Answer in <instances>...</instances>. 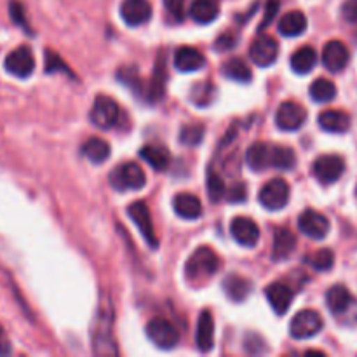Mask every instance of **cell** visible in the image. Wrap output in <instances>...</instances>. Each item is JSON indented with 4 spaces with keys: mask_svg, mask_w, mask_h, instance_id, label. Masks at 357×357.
<instances>
[{
    "mask_svg": "<svg viewBox=\"0 0 357 357\" xmlns=\"http://www.w3.org/2000/svg\"><path fill=\"white\" fill-rule=\"evenodd\" d=\"M204 126L199 124V122H192L181 128L180 131V142L187 146H197L199 143L204 138Z\"/></svg>",
    "mask_w": 357,
    "mask_h": 357,
    "instance_id": "e575fe53",
    "label": "cell"
},
{
    "mask_svg": "<svg viewBox=\"0 0 357 357\" xmlns=\"http://www.w3.org/2000/svg\"><path fill=\"white\" fill-rule=\"evenodd\" d=\"M316 63H317V52L316 49L310 47V45H303V47H300L298 51L293 52L291 56L293 72L300 73V75H305V73L312 72Z\"/></svg>",
    "mask_w": 357,
    "mask_h": 357,
    "instance_id": "83f0119b",
    "label": "cell"
},
{
    "mask_svg": "<svg viewBox=\"0 0 357 357\" xmlns=\"http://www.w3.org/2000/svg\"><path fill=\"white\" fill-rule=\"evenodd\" d=\"M185 2L187 0H164V7L174 20L181 21L185 16Z\"/></svg>",
    "mask_w": 357,
    "mask_h": 357,
    "instance_id": "7bdbcfd3",
    "label": "cell"
},
{
    "mask_svg": "<svg viewBox=\"0 0 357 357\" xmlns=\"http://www.w3.org/2000/svg\"><path fill=\"white\" fill-rule=\"evenodd\" d=\"M230 234H232L234 241L244 248L257 246L258 239H260V229H258L257 222L248 216H236L230 223Z\"/></svg>",
    "mask_w": 357,
    "mask_h": 357,
    "instance_id": "5bb4252c",
    "label": "cell"
},
{
    "mask_svg": "<svg viewBox=\"0 0 357 357\" xmlns=\"http://www.w3.org/2000/svg\"><path fill=\"white\" fill-rule=\"evenodd\" d=\"M265 296H267L268 303L274 309V312L278 316H284L288 312V309L291 307L293 302V289L289 288L286 282H272L265 289Z\"/></svg>",
    "mask_w": 357,
    "mask_h": 357,
    "instance_id": "ac0fdd59",
    "label": "cell"
},
{
    "mask_svg": "<svg viewBox=\"0 0 357 357\" xmlns=\"http://www.w3.org/2000/svg\"><path fill=\"white\" fill-rule=\"evenodd\" d=\"M319 126L328 132H347L351 129V117L342 110H324L319 115Z\"/></svg>",
    "mask_w": 357,
    "mask_h": 357,
    "instance_id": "cb8c5ba5",
    "label": "cell"
},
{
    "mask_svg": "<svg viewBox=\"0 0 357 357\" xmlns=\"http://www.w3.org/2000/svg\"><path fill=\"white\" fill-rule=\"evenodd\" d=\"M296 250V236L289 229L275 230L274 234V246H272V260L274 261H284L295 253Z\"/></svg>",
    "mask_w": 357,
    "mask_h": 357,
    "instance_id": "44dd1931",
    "label": "cell"
},
{
    "mask_svg": "<svg viewBox=\"0 0 357 357\" xmlns=\"http://www.w3.org/2000/svg\"><path fill=\"white\" fill-rule=\"evenodd\" d=\"M236 44H237L236 35L230 33V31H225V33H222L218 38H216L215 44H213V47H215V51H218V52H227V51H230V49L236 47Z\"/></svg>",
    "mask_w": 357,
    "mask_h": 357,
    "instance_id": "ab89813d",
    "label": "cell"
},
{
    "mask_svg": "<svg viewBox=\"0 0 357 357\" xmlns=\"http://www.w3.org/2000/svg\"><path fill=\"white\" fill-rule=\"evenodd\" d=\"M173 209L183 220H197L202 215V204L199 197L192 194H178L173 199Z\"/></svg>",
    "mask_w": 357,
    "mask_h": 357,
    "instance_id": "603a6c76",
    "label": "cell"
},
{
    "mask_svg": "<svg viewBox=\"0 0 357 357\" xmlns=\"http://www.w3.org/2000/svg\"><path fill=\"white\" fill-rule=\"evenodd\" d=\"M146 337L155 347L164 349V351H171L180 342V333H178L176 328L162 317H155L146 324Z\"/></svg>",
    "mask_w": 357,
    "mask_h": 357,
    "instance_id": "5b68a950",
    "label": "cell"
},
{
    "mask_svg": "<svg viewBox=\"0 0 357 357\" xmlns=\"http://www.w3.org/2000/svg\"><path fill=\"white\" fill-rule=\"evenodd\" d=\"M3 66L10 75L17 77V79H28L35 70V56L30 47L21 45L6 56Z\"/></svg>",
    "mask_w": 357,
    "mask_h": 357,
    "instance_id": "ba28073f",
    "label": "cell"
},
{
    "mask_svg": "<svg viewBox=\"0 0 357 357\" xmlns=\"http://www.w3.org/2000/svg\"><path fill=\"white\" fill-rule=\"evenodd\" d=\"M192 20L199 24H208L218 17L220 9L215 0H194L188 9Z\"/></svg>",
    "mask_w": 357,
    "mask_h": 357,
    "instance_id": "484cf974",
    "label": "cell"
},
{
    "mask_svg": "<svg viewBox=\"0 0 357 357\" xmlns=\"http://www.w3.org/2000/svg\"><path fill=\"white\" fill-rule=\"evenodd\" d=\"M326 305L330 312L338 319V317H344L345 314H349V310L357 305V303L354 296L351 295V291L345 286L337 284L326 291Z\"/></svg>",
    "mask_w": 357,
    "mask_h": 357,
    "instance_id": "2e32d148",
    "label": "cell"
},
{
    "mask_svg": "<svg viewBox=\"0 0 357 357\" xmlns=\"http://www.w3.org/2000/svg\"><path fill=\"white\" fill-rule=\"evenodd\" d=\"M279 7H281V0H268V2H267V9H265L264 21H261V24H260V30H264V28L271 26V23L275 20V16H278Z\"/></svg>",
    "mask_w": 357,
    "mask_h": 357,
    "instance_id": "ee69618b",
    "label": "cell"
},
{
    "mask_svg": "<svg viewBox=\"0 0 357 357\" xmlns=\"http://www.w3.org/2000/svg\"><path fill=\"white\" fill-rule=\"evenodd\" d=\"M309 93L310 98H312L314 101H317V103H328V101L335 100V96H337V86H335L331 80L321 77V79L314 80Z\"/></svg>",
    "mask_w": 357,
    "mask_h": 357,
    "instance_id": "d6a6232c",
    "label": "cell"
},
{
    "mask_svg": "<svg viewBox=\"0 0 357 357\" xmlns=\"http://www.w3.org/2000/svg\"><path fill=\"white\" fill-rule=\"evenodd\" d=\"M119 115H121V110H119L117 101L110 96H103V94L94 100L89 112L91 122L100 129L114 128L119 121Z\"/></svg>",
    "mask_w": 357,
    "mask_h": 357,
    "instance_id": "52a82bcc",
    "label": "cell"
},
{
    "mask_svg": "<svg viewBox=\"0 0 357 357\" xmlns=\"http://www.w3.org/2000/svg\"><path fill=\"white\" fill-rule=\"evenodd\" d=\"M117 77L121 82H124L126 86L131 87V89L135 91V94L143 93V80L142 77H139L138 68H135V66H124V68L119 70Z\"/></svg>",
    "mask_w": 357,
    "mask_h": 357,
    "instance_id": "8d00e7d4",
    "label": "cell"
},
{
    "mask_svg": "<svg viewBox=\"0 0 357 357\" xmlns=\"http://www.w3.org/2000/svg\"><path fill=\"white\" fill-rule=\"evenodd\" d=\"M208 190H209V197H211L213 202H218L220 199L223 197L225 194V185H223V180L218 176L216 173H209L208 178Z\"/></svg>",
    "mask_w": 357,
    "mask_h": 357,
    "instance_id": "74e56055",
    "label": "cell"
},
{
    "mask_svg": "<svg viewBox=\"0 0 357 357\" xmlns=\"http://www.w3.org/2000/svg\"><path fill=\"white\" fill-rule=\"evenodd\" d=\"M307 264L312 265V268H316V271L328 272L333 268L335 255H333V251L328 250V248H324V250H319V251H316V253L309 255V257H307Z\"/></svg>",
    "mask_w": 357,
    "mask_h": 357,
    "instance_id": "836d02e7",
    "label": "cell"
},
{
    "mask_svg": "<svg viewBox=\"0 0 357 357\" xmlns=\"http://www.w3.org/2000/svg\"><path fill=\"white\" fill-rule=\"evenodd\" d=\"M305 121L307 110L296 101H284L275 114V124L282 131H298Z\"/></svg>",
    "mask_w": 357,
    "mask_h": 357,
    "instance_id": "30bf717a",
    "label": "cell"
},
{
    "mask_svg": "<svg viewBox=\"0 0 357 357\" xmlns=\"http://www.w3.org/2000/svg\"><path fill=\"white\" fill-rule=\"evenodd\" d=\"M222 72L227 79L243 84L251 82V77H253V72H251V68L246 65V61L243 58H232L229 61H225Z\"/></svg>",
    "mask_w": 357,
    "mask_h": 357,
    "instance_id": "4dcf8cb0",
    "label": "cell"
},
{
    "mask_svg": "<svg viewBox=\"0 0 357 357\" xmlns=\"http://www.w3.org/2000/svg\"><path fill=\"white\" fill-rule=\"evenodd\" d=\"M274 149L275 145H271V143H253L246 152V164L253 171L268 169L274 164Z\"/></svg>",
    "mask_w": 357,
    "mask_h": 357,
    "instance_id": "d6986e66",
    "label": "cell"
},
{
    "mask_svg": "<svg viewBox=\"0 0 357 357\" xmlns=\"http://www.w3.org/2000/svg\"><path fill=\"white\" fill-rule=\"evenodd\" d=\"M223 291L232 302H244L251 293V282L241 275H227L223 281Z\"/></svg>",
    "mask_w": 357,
    "mask_h": 357,
    "instance_id": "4316f807",
    "label": "cell"
},
{
    "mask_svg": "<svg viewBox=\"0 0 357 357\" xmlns=\"http://www.w3.org/2000/svg\"><path fill=\"white\" fill-rule=\"evenodd\" d=\"M258 201L268 211H279L286 208L289 201V185L282 178H274L261 187Z\"/></svg>",
    "mask_w": 357,
    "mask_h": 357,
    "instance_id": "8992f818",
    "label": "cell"
},
{
    "mask_svg": "<svg viewBox=\"0 0 357 357\" xmlns=\"http://www.w3.org/2000/svg\"><path fill=\"white\" fill-rule=\"evenodd\" d=\"M296 164V153L295 150L289 149V146H281L275 145L274 149V164L272 167H278V169H293Z\"/></svg>",
    "mask_w": 357,
    "mask_h": 357,
    "instance_id": "d590c367",
    "label": "cell"
},
{
    "mask_svg": "<svg viewBox=\"0 0 357 357\" xmlns=\"http://www.w3.org/2000/svg\"><path fill=\"white\" fill-rule=\"evenodd\" d=\"M305 354H307V356H324V352H319V351H307Z\"/></svg>",
    "mask_w": 357,
    "mask_h": 357,
    "instance_id": "7dc6e473",
    "label": "cell"
},
{
    "mask_svg": "<svg viewBox=\"0 0 357 357\" xmlns=\"http://www.w3.org/2000/svg\"><path fill=\"white\" fill-rule=\"evenodd\" d=\"M195 344L201 352H209L215 345V319H213V314L209 310H202L199 314Z\"/></svg>",
    "mask_w": 357,
    "mask_h": 357,
    "instance_id": "ffe728a7",
    "label": "cell"
},
{
    "mask_svg": "<svg viewBox=\"0 0 357 357\" xmlns=\"http://www.w3.org/2000/svg\"><path fill=\"white\" fill-rule=\"evenodd\" d=\"M82 153L94 164H103L110 157V145L103 138H89L82 145Z\"/></svg>",
    "mask_w": 357,
    "mask_h": 357,
    "instance_id": "f546056e",
    "label": "cell"
},
{
    "mask_svg": "<svg viewBox=\"0 0 357 357\" xmlns=\"http://www.w3.org/2000/svg\"><path fill=\"white\" fill-rule=\"evenodd\" d=\"M278 28L284 37H298L307 30V16L302 10H291L279 20Z\"/></svg>",
    "mask_w": 357,
    "mask_h": 357,
    "instance_id": "d4e9b609",
    "label": "cell"
},
{
    "mask_svg": "<svg viewBox=\"0 0 357 357\" xmlns=\"http://www.w3.org/2000/svg\"><path fill=\"white\" fill-rule=\"evenodd\" d=\"M9 13L10 16H13L14 23L20 24V26L24 28L26 31H30V28H28V23H26V17H24V9L20 2H10Z\"/></svg>",
    "mask_w": 357,
    "mask_h": 357,
    "instance_id": "f6af8a7d",
    "label": "cell"
},
{
    "mask_svg": "<svg viewBox=\"0 0 357 357\" xmlns=\"http://www.w3.org/2000/svg\"><path fill=\"white\" fill-rule=\"evenodd\" d=\"M110 183L115 190H142L146 185V176L138 162H124L110 173Z\"/></svg>",
    "mask_w": 357,
    "mask_h": 357,
    "instance_id": "3957f363",
    "label": "cell"
},
{
    "mask_svg": "<svg viewBox=\"0 0 357 357\" xmlns=\"http://www.w3.org/2000/svg\"><path fill=\"white\" fill-rule=\"evenodd\" d=\"M279 56V44L274 37L268 35H261L253 40L250 47V58L253 59L255 65L267 68V66L274 65L275 59Z\"/></svg>",
    "mask_w": 357,
    "mask_h": 357,
    "instance_id": "7c38bea8",
    "label": "cell"
},
{
    "mask_svg": "<svg viewBox=\"0 0 357 357\" xmlns=\"http://www.w3.org/2000/svg\"><path fill=\"white\" fill-rule=\"evenodd\" d=\"M342 17L351 26H357V0H345L342 3Z\"/></svg>",
    "mask_w": 357,
    "mask_h": 357,
    "instance_id": "b9f144b4",
    "label": "cell"
},
{
    "mask_svg": "<svg viewBox=\"0 0 357 357\" xmlns=\"http://www.w3.org/2000/svg\"><path fill=\"white\" fill-rule=\"evenodd\" d=\"M324 321L321 317L319 312L312 309L300 310L295 317L289 323V333L296 340H307V338H312L323 330Z\"/></svg>",
    "mask_w": 357,
    "mask_h": 357,
    "instance_id": "277c9868",
    "label": "cell"
},
{
    "mask_svg": "<svg viewBox=\"0 0 357 357\" xmlns=\"http://www.w3.org/2000/svg\"><path fill=\"white\" fill-rule=\"evenodd\" d=\"M216 100V87L213 82H199L190 89V101L199 108L209 107Z\"/></svg>",
    "mask_w": 357,
    "mask_h": 357,
    "instance_id": "1f68e13d",
    "label": "cell"
},
{
    "mask_svg": "<svg viewBox=\"0 0 357 357\" xmlns=\"http://www.w3.org/2000/svg\"><path fill=\"white\" fill-rule=\"evenodd\" d=\"M351 54L344 42L330 40L323 49V63L330 72L338 73L347 66Z\"/></svg>",
    "mask_w": 357,
    "mask_h": 357,
    "instance_id": "e0dca14e",
    "label": "cell"
},
{
    "mask_svg": "<svg viewBox=\"0 0 357 357\" xmlns=\"http://www.w3.org/2000/svg\"><path fill=\"white\" fill-rule=\"evenodd\" d=\"M128 215L129 218L135 222V225L138 227V230L142 232L143 239L146 241L150 248H157L159 244V239L155 236V230H153V223H152V216H150L149 208L143 201H136L132 202L131 206L128 208Z\"/></svg>",
    "mask_w": 357,
    "mask_h": 357,
    "instance_id": "8fae6325",
    "label": "cell"
},
{
    "mask_svg": "<svg viewBox=\"0 0 357 357\" xmlns=\"http://www.w3.org/2000/svg\"><path fill=\"white\" fill-rule=\"evenodd\" d=\"M114 319L115 310L110 296H101L100 305L96 310L93 331H91V342H93V352L98 356H117L119 349L114 338Z\"/></svg>",
    "mask_w": 357,
    "mask_h": 357,
    "instance_id": "6da1fadb",
    "label": "cell"
},
{
    "mask_svg": "<svg viewBox=\"0 0 357 357\" xmlns=\"http://www.w3.org/2000/svg\"><path fill=\"white\" fill-rule=\"evenodd\" d=\"M220 258L211 248L201 246L192 253V257L187 260L185 265V275H187L188 282H199L206 281V279L213 278L218 272Z\"/></svg>",
    "mask_w": 357,
    "mask_h": 357,
    "instance_id": "7a4b0ae2",
    "label": "cell"
},
{
    "mask_svg": "<svg viewBox=\"0 0 357 357\" xmlns=\"http://www.w3.org/2000/svg\"><path fill=\"white\" fill-rule=\"evenodd\" d=\"M298 229L303 236L321 241L330 232V222L321 213L314 211V209H305L298 218Z\"/></svg>",
    "mask_w": 357,
    "mask_h": 357,
    "instance_id": "4fadbf2b",
    "label": "cell"
},
{
    "mask_svg": "<svg viewBox=\"0 0 357 357\" xmlns=\"http://www.w3.org/2000/svg\"><path fill=\"white\" fill-rule=\"evenodd\" d=\"M345 171V162L340 155H321L314 160L312 173L321 183L331 185L340 180Z\"/></svg>",
    "mask_w": 357,
    "mask_h": 357,
    "instance_id": "9c48e42d",
    "label": "cell"
},
{
    "mask_svg": "<svg viewBox=\"0 0 357 357\" xmlns=\"http://www.w3.org/2000/svg\"><path fill=\"white\" fill-rule=\"evenodd\" d=\"M45 72L47 73H56V72H65L70 73V68L66 66V63L59 58L56 52L47 51L45 52Z\"/></svg>",
    "mask_w": 357,
    "mask_h": 357,
    "instance_id": "f35d334b",
    "label": "cell"
},
{
    "mask_svg": "<svg viewBox=\"0 0 357 357\" xmlns=\"http://www.w3.org/2000/svg\"><path fill=\"white\" fill-rule=\"evenodd\" d=\"M9 352H10L9 344H7V340H6V338H3L2 330H0V356H2V354H9Z\"/></svg>",
    "mask_w": 357,
    "mask_h": 357,
    "instance_id": "bcb514c9",
    "label": "cell"
},
{
    "mask_svg": "<svg viewBox=\"0 0 357 357\" xmlns=\"http://www.w3.org/2000/svg\"><path fill=\"white\" fill-rule=\"evenodd\" d=\"M121 17L128 26H142L152 17V6L149 0H124L121 6Z\"/></svg>",
    "mask_w": 357,
    "mask_h": 357,
    "instance_id": "9a60e30c",
    "label": "cell"
},
{
    "mask_svg": "<svg viewBox=\"0 0 357 357\" xmlns=\"http://www.w3.org/2000/svg\"><path fill=\"white\" fill-rule=\"evenodd\" d=\"M246 197H248V188H246V185L243 183V181L232 185V187L229 188V192H227V201L234 202V204L244 202V201H246Z\"/></svg>",
    "mask_w": 357,
    "mask_h": 357,
    "instance_id": "60d3db41",
    "label": "cell"
},
{
    "mask_svg": "<svg viewBox=\"0 0 357 357\" xmlns=\"http://www.w3.org/2000/svg\"><path fill=\"white\" fill-rule=\"evenodd\" d=\"M139 157H142L145 162H149L150 166L155 171H162L169 166V150L166 146L160 145H145L142 150H139Z\"/></svg>",
    "mask_w": 357,
    "mask_h": 357,
    "instance_id": "f1b7e54d",
    "label": "cell"
},
{
    "mask_svg": "<svg viewBox=\"0 0 357 357\" xmlns=\"http://www.w3.org/2000/svg\"><path fill=\"white\" fill-rule=\"evenodd\" d=\"M204 65L206 58L195 47L183 45V47H178L176 52H174V66L180 72H197V70L204 68Z\"/></svg>",
    "mask_w": 357,
    "mask_h": 357,
    "instance_id": "7402d4cb",
    "label": "cell"
}]
</instances>
